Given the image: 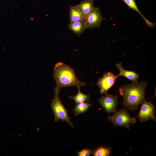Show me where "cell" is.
Here are the masks:
<instances>
[{
	"mask_svg": "<svg viewBox=\"0 0 156 156\" xmlns=\"http://www.w3.org/2000/svg\"><path fill=\"white\" fill-rule=\"evenodd\" d=\"M70 99H73L77 103H79L85 101H88L90 98L89 94H85L82 93L80 90V87H78V92L75 96H70L69 97Z\"/></svg>",
	"mask_w": 156,
	"mask_h": 156,
	"instance_id": "cell-15",
	"label": "cell"
},
{
	"mask_svg": "<svg viewBox=\"0 0 156 156\" xmlns=\"http://www.w3.org/2000/svg\"><path fill=\"white\" fill-rule=\"evenodd\" d=\"M53 77L56 83L55 90L59 91L64 87L76 86L78 87L86 85L77 78L74 69L61 62L55 64Z\"/></svg>",
	"mask_w": 156,
	"mask_h": 156,
	"instance_id": "cell-2",
	"label": "cell"
},
{
	"mask_svg": "<svg viewBox=\"0 0 156 156\" xmlns=\"http://www.w3.org/2000/svg\"><path fill=\"white\" fill-rule=\"evenodd\" d=\"M76 6L81 11L85 19L94 7V0H83Z\"/></svg>",
	"mask_w": 156,
	"mask_h": 156,
	"instance_id": "cell-10",
	"label": "cell"
},
{
	"mask_svg": "<svg viewBox=\"0 0 156 156\" xmlns=\"http://www.w3.org/2000/svg\"><path fill=\"white\" fill-rule=\"evenodd\" d=\"M118 75H115L110 72L105 73L103 76L99 78L97 85L100 88V92L101 95L107 92V91L115 83Z\"/></svg>",
	"mask_w": 156,
	"mask_h": 156,
	"instance_id": "cell-5",
	"label": "cell"
},
{
	"mask_svg": "<svg viewBox=\"0 0 156 156\" xmlns=\"http://www.w3.org/2000/svg\"><path fill=\"white\" fill-rule=\"evenodd\" d=\"M69 17L70 22L84 20L85 19L83 14L76 5L70 7Z\"/></svg>",
	"mask_w": 156,
	"mask_h": 156,
	"instance_id": "cell-13",
	"label": "cell"
},
{
	"mask_svg": "<svg viewBox=\"0 0 156 156\" xmlns=\"http://www.w3.org/2000/svg\"><path fill=\"white\" fill-rule=\"evenodd\" d=\"M147 84L146 81H138L120 88L119 92L122 96V103L131 111L138 109L139 105L146 101L145 91Z\"/></svg>",
	"mask_w": 156,
	"mask_h": 156,
	"instance_id": "cell-1",
	"label": "cell"
},
{
	"mask_svg": "<svg viewBox=\"0 0 156 156\" xmlns=\"http://www.w3.org/2000/svg\"><path fill=\"white\" fill-rule=\"evenodd\" d=\"M99 102L108 113L116 111V108L118 102L117 96H114L106 92L104 96L99 99Z\"/></svg>",
	"mask_w": 156,
	"mask_h": 156,
	"instance_id": "cell-7",
	"label": "cell"
},
{
	"mask_svg": "<svg viewBox=\"0 0 156 156\" xmlns=\"http://www.w3.org/2000/svg\"><path fill=\"white\" fill-rule=\"evenodd\" d=\"M91 153V151L90 150L85 149L79 152L78 154L79 156H89Z\"/></svg>",
	"mask_w": 156,
	"mask_h": 156,
	"instance_id": "cell-17",
	"label": "cell"
},
{
	"mask_svg": "<svg viewBox=\"0 0 156 156\" xmlns=\"http://www.w3.org/2000/svg\"><path fill=\"white\" fill-rule=\"evenodd\" d=\"M110 153V150L108 148L101 147L95 150L94 155L95 156H107L109 155Z\"/></svg>",
	"mask_w": 156,
	"mask_h": 156,
	"instance_id": "cell-16",
	"label": "cell"
},
{
	"mask_svg": "<svg viewBox=\"0 0 156 156\" xmlns=\"http://www.w3.org/2000/svg\"><path fill=\"white\" fill-rule=\"evenodd\" d=\"M107 118L114 125L123 127L128 129L131 124L136 122L135 118H131L127 111L124 108L116 111L113 115L108 116Z\"/></svg>",
	"mask_w": 156,
	"mask_h": 156,
	"instance_id": "cell-4",
	"label": "cell"
},
{
	"mask_svg": "<svg viewBox=\"0 0 156 156\" xmlns=\"http://www.w3.org/2000/svg\"><path fill=\"white\" fill-rule=\"evenodd\" d=\"M68 27L71 31L79 36L87 28L85 20L70 22Z\"/></svg>",
	"mask_w": 156,
	"mask_h": 156,
	"instance_id": "cell-9",
	"label": "cell"
},
{
	"mask_svg": "<svg viewBox=\"0 0 156 156\" xmlns=\"http://www.w3.org/2000/svg\"><path fill=\"white\" fill-rule=\"evenodd\" d=\"M116 67L119 70V73L118 77L122 76L126 77L133 82L137 81V79L139 77L138 74L136 73L133 71H128L124 69L121 65L120 63L116 64Z\"/></svg>",
	"mask_w": 156,
	"mask_h": 156,
	"instance_id": "cell-11",
	"label": "cell"
},
{
	"mask_svg": "<svg viewBox=\"0 0 156 156\" xmlns=\"http://www.w3.org/2000/svg\"><path fill=\"white\" fill-rule=\"evenodd\" d=\"M141 104V107L138 116L139 120L141 122L146 121L150 119L156 121L155 109L153 104L146 101Z\"/></svg>",
	"mask_w": 156,
	"mask_h": 156,
	"instance_id": "cell-6",
	"label": "cell"
},
{
	"mask_svg": "<svg viewBox=\"0 0 156 156\" xmlns=\"http://www.w3.org/2000/svg\"><path fill=\"white\" fill-rule=\"evenodd\" d=\"M99 8L94 7L93 10L85 20L87 28L92 29L99 27L102 21L105 20Z\"/></svg>",
	"mask_w": 156,
	"mask_h": 156,
	"instance_id": "cell-8",
	"label": "cell"
},
{
	"mask_svg": "<svg viewBox=\"0 0 156 156\" xmlns=\"http://www.w3.org/2000/svg\"><path fill=\"white\" fill-rule=\"evenodd\" d=\"M92 105L87 102L77 104L73 110L75 116H77L87 111L89 108Z\"/></svg>",
	"mask_w": 156,
	"mask_h": 156,
	"instance_id": "cell-14",
	"label": "cell"
},
{
	"mask_svg": "<svg viewBox=\"0 0 156 156\" xmlns=\"http://www.w3.org/2000/svg\"><path fill=\"white\" fill-rule=\"evenodd\" d=\"M55 96L52 100L51 105L54 115L55 121V122H57L59 120L65 121L72 127H73V125L68 116L67 110L59 98V91L55 90Z\"/></svg>",
	"mask_w": 156,
	"mask_h": 156,
	"instance_id": "cell-3",
	"label": "cell"
},
{
	"mask_svg": "<svg viewBox=\"0 0 156 156\" xmlns=\"http://www.w3.org/2000/svg\"><path fill=\"white\" fill-rule=\"evenodd\" d=\"M122 1L127 5L129 8L137 12L140 14L143 19L148 27L151 28H153L154 27L155 25V24L150 22L146 18L140 11L135 0H122Z\"/></svg>",
	"mask_w": 156,
	"mask_h": 156,
	"instance_id": "cell-12",
	"label": "cell"
}]
</instances>
